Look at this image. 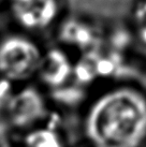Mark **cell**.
Here are the masks:
<instances>
[{"instance_id":"1","label":"cell","mask_w":146,"mask_h":147,"mask_svg":"<svg viewBox=\"0 0 146 147\" xmlns=\"http://www.w3.org/2000/svg\"><path fill=\"white\" fill-rule=\"evenodd\" d=\"M93 147L146 145V94L131 85H118L96 97L83 121Z\"/></svg>"},{"instance_id":"2","label":"cell","mask_w":146,"mask_h":147,"mask_svg":"<svg viewBox=\"0 0 146 147\" xmlns=\"http://www.w3.org/2000/svg\"><path fill=\"white\" fill-rule=\"evenodd\" d=\"M43 52L25 36H10L0 42V78L11 83L25 82L36 74Z\"/></svg>"},{"instance_id":"3","label":"cell","mask_w":146,"mask_h":147,"mask_svg":"<svg viewBox=\"0 0 146 147\" xmlns=\"http://www.w3.org/2000/svg\"><path fill=\"white\" fill-rule=\"evenodd\" d=\"M46 114V101L39 89L24 87L13 92L5 106V117L10 126L30 130L36 127Z\"/></svg>"},{"instance_id":"4","label":"cell","mask_w":146,"mask_h":147,"mask_svg":"<svg viewBox=\"0 0 146 147\" xmlns=\"http://www.w3.org/2000/svg\"><path fill=\"white\" fill-rule=\"evenodd\" d=\"M10 12L20 27L40 31L51 27L60 14L59 0H10Z\"/></svg>"},{"instance_id":"5","label":"cell","mask_w":146,"mask_h":147,"mask_svg":"<svg viewBox=\"0 0 146 147\" xmlns=\"http://www.w3.org/2000/svg\"><path fill=\"white\" fill-rule=\"evenodd\" d=\"M74 65L66 52L51 49L43 52L36 76L44 86L60 88L72 78Z\"/></svg>"},{"instance_id":"6","label":"cell","mask_w":146,"mask_h":147,"mask_svg":"<svg viewBox=\"0 0 146 147\" xmlns=\"http://www.w3.org/2000/svg\"><path fill=\"white\" fill-rule=\"evenodd\" d=\"M61 36L66 43L80 49H86V51L93 46L96 41V34L91 27L78 21L67 23L62 29Z\"/></svg>"},{"instance_id":"7","label":"cell","mask_w":146,"mask_h":147,"mask_svg":"<svg viewBox=\"0 0 146 147\" xmlns=\"http://www.w3.org/2000/svg\"><path fill=\"white\" fill-rule=\"evenodd\" d=\"M24 147H65V142L56 129L36 126L25 134Z\"/></svg>"},{"instance_id":"8","label":"cell","mask_w":146,"mask_h":147,"mask_svg":"<svg viewBox=\"0 0 146 147\" xmlns=\"http://www.w3.org/2000/svg\"><path fill=\"white\" fill-rule=\"evenodd\" d=\"M132 23L139 41L146 49V0L135 5L132 13Z\"/></svg>"},{"instance_id":"9","label":"cell","mask_w":146,"mask_h":147,"mask_svg":"<svg viewBox=\"0 0 146 147\" xmlns=\"http://www.w3.org/2000/svg\"><path fill=\"white\" fill-rule=\"evenodd\" d=\"M83 147H93V146H90V145H88V146H83Z\"/></svg>"},{"instance_id":"10","label":"cell","mask_w":146,"mask_h":147,"mask_svg":"<svg viewBox=\"0 0 146 147\" xmlns=\"http://www.w3.org/2000/svg\"><path fill=\"white\" fill-rule=\"evenodd\" d=\"M0 1H2V0H0Z\"/></svg>"}]
</instances>
